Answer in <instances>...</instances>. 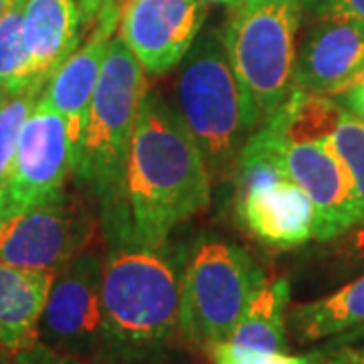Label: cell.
Listing matches in <instances>:
<instances>
[{
  "instance_id": "13",
  "label": "cell",
  "mask_w": 364,
  "mask_h": 364,
  "mask_svg": "<svg viewBox=\"0 0 364 364\" xmlns=\"http://www.w3.org/2000/svg\"><path fill=\"white\" fill-rule=\"evenodd\" d=\"M117 18H119V4L105 9L104 13L97 16L87 41L81 43L59 65L43 91V100L51 105L57 114L65 117L75 162H77L81 142L85 136L91 100L102 77L107 45L117 28ZM75 162H73V168H75Z\"/></svg>"
},
{
  "instance_id": "15",
  "label": "cell",
  "mask_w": 364,
  "mask_h": 364,
  "mask_svg": "<svg viewBox=\"0 0 364 364\" xmlns=\"http://www.w3.org/2000/svg\"><path fill=\"white\" fill-rule=\"evenodd\" d=\"M85 26L77 0H23L26 51L39 81L47 83L77 49Z\"/></svg>"
},
{
  "instance_id": "20",
  "label": "cell",
  "mask_w": 364,
  "mask_h": 364,
  "mask_svg": "<svg viewBox=\"0 0 364 364\" xmlns=\"http://www.w3.org/2000/svg\"><path fill=\"white\" fill-rule=\"evenodd\" d=\"M31 85H47L37 79L23 33V0H14L0 18V93Z\"/></svg>"
},
{
  "instance_id": "7",
  "label": "cell",
  "mask_w": 364,
  "mask_h": 364,
  "mask_svg": "<svg viewBox=\"0 0 364 364\" xmlns=\"http://www.w3.org/2000/svg\"><path fill=\"white\" fill-rule=\"evenodd\" d=\"M97 221L90 207L69 196L11 215L0 223V261L25 269L59 272L87 251Z\"/></svg>"
},
{
  "instance_id": "35",
  "label": "cell",
  "mask_w": 364,
  "mask_h": 364,
  "mask_svg": "<svg viewBox=\"0 0 364 364\" xmlns=\"http://www.w3.org/2000/svg\"><path fill=\"white\" fill-rule=\"evenodd\" d=\"M210 2H219V4H229V6H231L235 0H210Z\"/></svg>"
},
{
  "instance_id": "2",
  "label": "cell",
  "mask_w": 364,
  "mask_h": 364,
  "mask_svg": "<svg viewBox=\"0 0 364 364\" xmlns=\"http://www.w3.org/2000/svg\"><path fill=\"white\" fill-rule=\"evenodd\" d=\"M184 257L166 245L107 241L102 272V348L142 358L172 338L181 320Z\"/></svg>"
},
{
  "instance_id": "27",
  "label": "cell",
  "mask_w": 364,
  "mask_h": 364,
  "mask_svg": "<svg viewBox=\"0 0 364 364\" xmlns=\"http://www.w3.org/2000/svg\"><path fill=\"white\" fill-rule=\"evenodd\" d=\"M334 100L364 122V87H350V90L334 95Z\"/></svg>"
},
{
  "instance_id": "17",
  "label": "cell",
  "mask_w": 364,
  "mask_h": 364,
  "mask_svg": "<svg viewBox=\"0 0 364 364\" xmlns=\"http://www.w3.org/2000/svg\"><path fill=\"white\" fill-rule=\"evenodd\" d=\"M360 326H364V272L324 298L287 310V330L298 344L336 338Z\"/></svg>"
},
{
  "instance_id": "29",
  "label": "cell",
  "mask_w": 364,
  "mask_h": 364,
  "mask_svg": "<svg viewBox=\"0 0 364 364\" xmlns=\"http://www.w3.org/2000/svg\"><path fill=\"white\" fill-rule=\"evenodd\" d=\"M364 338V326H360V328H356V330H352V332H348V334H342V336H338V340L334 342V346H338V344H350V342H354V340H360Z\"/></svg>"
},
{
  "instance_id": "18",
  "label": "cell",
  "mask_w": 364,
  "mask_h": 364,
  "mask_svg": "<svg viewBox=\"0 0 364 364\" xmlns=\"http://www.w3.org/2000/svg\"><path fill=\"white\" fill-rule=\"evenodd\" d=\"M289 294L286 277H265L227 340L251 350L286 352Z\"/></svg>"
},
{
  "instance_id": "31",
  "label": "cell",
  "mask_w": 364,
  "mask_h": 364,
  "mask_svg": "<svg viewBox=\"0 0 364 364\" xmlns=\"http://www.w3.org/2000/svg\"><path fill=\"white\" fill-rule=\"evenodd\" d=\"M350 87H364V67L360 69V73H358V75H356V77L352 79L350 83L346 85V90H350Z\"/></svg>"
},
{
  "instance_id": "21",
  "label": "cell",
  "mask_w": 364,
  "mask_h": 364,
  "mask_svg": "<svg viewBox=\"0 0 364 364\" xmlns=\"http://www.w3.org/2000/svg\"><path fill=\"white\" fill-rule=\"evenodd\" d=\"M43 91L45 85H31L0 93V188L9 181L21 132L33 107L43 97Z\"/></svg>"
},
{
  "instance_id": "14",
  "label": "cell",
  "mask_w": 364,
  "mask_h": 364,
  "mask_svg": "<svg viewBox=\"0 0 364 364\" xmlns=\"http://www.w3.org/2000/svg\"><path fill=\"white\" fill-rule=\"evenodd\" d=\"M235 200L241 225L269 247H299L314 239L312 200L291 178L249 188Z\"/></svg>"
},
{
  "instance_id": "4",
  "label": "cell",
  "mask_w": 364,
  "mask_h": 364,
  "mask_svg": "<svg viewBox=\"0 0 364 364\" xmlns=\"http://www.w3.org/2000/svg\"><path fill=\"white\" fill-rule=\"evenodd\" d=\"M301 0H235L225 47L241 85L249 132L272 117L294 91Z\"/></svg>"
},
{
  "instance_id": "28",
  "label": "cell",
  "mask_w": 364,
  "mask_h": 364,
  "mask_svg": "<svg viewBox=\"0 0 364 364\" xmlns=\"http://www.w3.org/2000/svg\"><path fill=\"white\" fill-rule=\"evenodd\" d=\"M77 4L79 9H81L85 25L93 26L95 21H97V16L104 13L105 9L119 4V0H77Z\"/></svg>"
},
{
  "instance_id": "10",
  "label": "cell",
  "mask_w": 364,
  "mask_h": 364,
  "mask_svg": "<svg viewBox=\"0 0 364 364\" xmlns=\"http://www.w3.org/2000/svg\"><path fill=\"white\" fill-rule=\"evenodd\" d=\"M207 16L205 0H119L117 37L146 73L181 65Z\"/></svg>"
},
{
  "instance_id": "3",
  "label": "cell",
  "mask_w": 364,
  "mask_h": 364,
  "mask_svg": "<svg viewBox=\"0 0 364 364\" xmlns=\"http://www.w3.org/2000/svg\"><path fill=\"white\" fill-rule=\"evenodd\" d=\"M144 73L128 45L117 35L112 37L73 168L75 178L95 193L104 233L116 225L122 210L132 136L146 95Z\"/></svg>"
},
{
  "instance_id": "6",
  "label": "cell",
  "mask_w": 364,
  "mask_h": 364,
  "mask_svg": "<svg viewBox=\"0 0 364 364\" xmlns=\"http://www.w3.org/2000/svg\"><path fill=\"white\" fill-rule=\"evenodd\" d=\"M263 279L265 273L245 249L217 237H198L182 269V336L200 348L229 338Z\"/></svg>"
},
{
  "instance_id": "8",
  "label": "cell",
  "mask_w": 364,
  "mask_h": 364,
  "mask_svg": "<svg viewBox=\"0 0 364 364\" xmlns=\"http://www.w3.org/2000/svg\"><path fill=\"white\" fill-rule=\"evenodd\" d=\"M73 162L65 117L41 97L26 117L13 168L2 188V219L63 196Z\"/></svg>"
},
{
  "instance_id": "22",
  "label": "cell",
  "mask_w": 364,
  "mask_h": 364,
  "mask_svg": "<svg viewBox=\"0 0 364 364\" xmlns=\"http://www.w3.org/2000/svg\"><path fill=\"white\" fill-rule=\"evenodd\" d=\"M330 144L342 160L348 174L352 176L358 203L363 208L364 217V122L350 114L346 107L342 109L338 126L330 136Z\"/></svg>"
},
{
  "instance_id": "12",
  "label": "cell",
  "mask_w": 364,
  "mask_h": 364,
  "mask_svg": "<svg viewBox=\"0 0 364 364\" xmlns=\"http://www.w3.org/2000/svg\"><path fill=\"white\" fill-rule=\"evenodd\" d=\"M294 67V90L334 97L364 67V23L344 16H316Z\"/></svg>"
},
{
  "instance_id": "5",
  "label": "cell",
  "mask_w": 364,
  "mask_h": 364,
  "mask_svg": "<svg viewBox=\"0 0 364 364\" xmlns=\"http://www.w3.org/2000/svg\"><path fill=\"white\" fill-rule=\"evenodd\" d=\"M178 116L195 138L210 176L235 172L237 158L249 138L245 102L235 77L221 31L198 37L181 61L176 81Z\"/></svg>"
},
{
  "instance_id": "26",
  "label": "cell",
  "mask_w": 364,
  "mask_h": 364,
  "mask_svg": "<svg viewBox=\"0 0 364 364\" xmlns=\"http://www.w3.org/2000/svg\"><path fill=\"white\" fill-rule=\"evenodd\" d=\"M316 16H344L364 23V0H324L316 11Z\"/></svg>"
},
{
  "instance_id": "9",
  "label": "cell",
  "mask_w": 364,
  "mask_h": 364,
  "mask_svg": "<svg viewBox=\"0 0 364 364\" xmlns=\"http://www.w3.org/2000/svg\"><path fill=\"white\" fill-rule=\"evenodd\" d=\"M102 272L104 255L87 249L55 273L41 316L39 340L77 358L102 348Z\"/></svg>"
},
{
  "instance_id": "32",
  "label": "cell",
  "mask_w": 364,
  "mask_h": 364,
  "mask_svg": "<svg viewBox=\"0 0 364 364\" xmlns=\"http://www.w3.org/2000/svg\"><path fill=\"white\" fill-rule=\"evenodd\" d=\"M301 2H304V6H306V9H310V11L314 13V11H316L324 0H301Z\"/></svg>"
},
{
  "instance_id": "33",
  "label": "cell",
  "mask_w": 364,
  "mask_h": 364,
  "mask_svg": "<svg viewBox=\"0 0 364 364\" xmlns=\"http://www.w3.org/2000/svg\"><path fill=\"white\" fill-rule=\"evenodd\" d=\"M14 0H0V18L4 16V13L9 11V6L13 4Z\"/></svg>"
},
{
  "instance_id": "30",
  "label": "cell",
  "mask_w": 364,
  "mask_h": 364,
  "mask_svg": "<svg viewBox=\"0 0 364 364\" xmlns=\"http://www.w3.org/2000/svg\"><path fill=\"white\" fill-rule=\"evenodd\" d=\"M342 363L344 364H364V346L358 350H348L342 354Z\"/></svg>"
},
{
  "instance_id": "25",
  "label": "cell",
  "mask_w": 364,
  "mask_h": 364,
  "mask_svg": "<svg viewBox=\"0 0 364 364\" xmlns=\"http://www.w3.org/2000/svg\"><path fill=\"white\" fill-rule=\"evenodd\" d=\"M9 364H81L77 356L57 350L43 340L25 346L21 350L9 352Z\"/></svg>"
},
{
  "instance_id": "36",
  "label": "cell",
  "mask_w": 364,
  "mask_h": 364,
  "mask_svg": "<svg viewBox=\"0 0 364 364\" xmlns=\"http://www.w3.org/2000/svg\"><path fill=\"white\" fill-rule=\"evenodd\" d=\"M0 223H2V188H0Z\"/></svg>"
},
{
  "instance_id": "19",
  "label": "cell",
  "mask_w": 364,
  "mask_h": 364,
  "mask_svg": "<svg viewBox=\"0 0 364 364\" xmlns=\"http://www.w3.org/2000/svg\"><path fill=\"white\" fill-rule=\"evenodd\" d=\"M287 142H322L330 138L340 117L342 105L328 95L294 90L287 97Z\"/></svg>"
},
{
  "instance_id": "11",
  "label": "cell",
  "mask_w": 364,
  "mask_h": 364,
  "mask_svg": "<svg viewBox=\"0 0 364 364\" xmlns=\"http://www.w3.org/2000/svg\"><path fill=\"white\" fill-rule=\"evenodd\" d=\"M289 178L308 193L314 205V239L330 243L364 221L352 176L336 156L330 138L322 142H287Z\"/></svg>"
},
{
  "instance_id": "1",
  "label": "cell",
  "mask_w": 364,
  "mask_h": 364,
  "mask_svg": "<svg viewBox=\"0 0 364 364\" xmlns=\"http://www.w3.org/2000/svg\"><path fill=\"white\" fill-rule=\"evenodd\" d=\"M207 162L195 138L156 93L140 104L126 164L122 210L105 241L166 245L170 233L210 203Z\"/></svg>"
},
{
  "instance_id": "24",
  "label": "cell",
  "mask_w": 364,
  "mask_h": 364,
  "mask_svg": "<svg viewBox=\"0 0 364 364\" xmlns=\"http://www.w3.org/2000/svg\"><path fill=\"white\" fill-rule=\"evenodd\" d=\"M330 253L342 267L364 272V221L352 227L348 233L332 239Z\"/></svg>"
},
{
  "instance_id": "34",
  "label": "cell",
  "mask_w": 364,
  "mask_h": 364,
  "mask_svg": "<svg viewBox=\"0 0 364 364\" xmlns=\"http://www.w3.org/2000/svg\"><path fill=\"white\" fill-rule=\"evenodd\" d=\"M0 364H9V352L0 350Z\"/></svg>"
},
{
  "instance_id": "23",
  "label": "cell",
  "mask_w": 364,
  "mask_h": 364,
  "mask_svg": "<svg viewBox=\"0 0 364 364\" xmlns=\"http://www.w3.org/2000/svg\"><path fill=\"white\" fill-rule=\"evenodd\" d=\"M215 364H324V352L287 354V352H259L237 346L229 340L217 342L208 348Z\"/></svg>"
},
{
  "instance_id": "16",
  "label": "cell",
  "mask_w": 364,
  "mask_h": 364,
  "mask_svg": "<svg viewBox=\"0 0 364 364\" xmlns=\"http://www.w3.org/2000/svg\"><path fill=\"white\" fill-rule=\"evenodd\" d=\"M55 273L0 261V350H21L39 340L41 316Z\"/></svg>"
}]
</instances>
